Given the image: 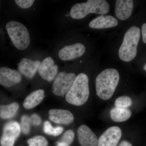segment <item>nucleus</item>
Listing matches in <instances>:
<instances>
[{
	"label": "nucleus",
	"mask_w": 146,
	"mask_h": 146,
	"mask_svg": "<svg viewBox=\"0 0 146 146\" xmlns=\"http://www.w3.org/2000/svg\"><path fill=\"white\" fill-rule=\"evenodd\" d=\"M21 126L16 121H11L5 124L3 129L0 139L1 146H13L15 141L20 136Z\"/></svg>",
	"instance_id": "0eeeda50"
},
{
	"label": "nucleus",
	"mask_w": 146,
	"mask_h": 146,
	"mask_svg": "<svg viewBox=\"0 0 146 146\" xmlns=\"http://www.w3.org/2000/svg\"><path fill=\"white\" fill-rule=\"evenodd\" d=\"M85 52L84 45L80 43H76L64 47L59 51L58 56L62 60H71L80 57Z\"/></svg>",
	"instance_id": "9b49d317"
},
{
	"label": "nucleus",
	"mask_w": 146,
	"mask_h": 146,
	"mask_svg": "<svg viewBox=\"0 0 146 146\" xmlns=\"http://www.w3.org/2000/svg\"><path fill=\"white\" fill-rule=\"evenodd\" d=\"M35 1L33 0H16L15 2L17 5L23 9L29 8L33 4Z\"/></svg>",
	"instance_id": "393cba45"
},
{
	"label": "nucleus",
	"mask_w": 146,
	"mask_h": 146,
	"mask_svg": "<svg viewBox=\"0 0 146 146\" xmlns=\"http://www.w3.org/2000/svg\"><path fill=\"white\" fill-rule=\"evenodd\" d=\"M143 69L145 71H146V63L143 66Z\"/></svg>",
	"instance_id": "c756f323"
},
{
	"label": "nucleus",
	"mask_w": 146,
	"mask_h": 146,
	"mask_svg": "<svg viewBox=\"0 0 146 146\" xmlns=\"http://www.w3.org/2000/svg\"><path fill=\"white\" fill-rule=\"evenodd\" d=\"M22 80L21 73L7 67L0 68V85L10 87L20 83Z\"/></svg>",
	"instance_id": "9d476101"
},
{
	"label": "nucleus",
	"mask_w": 146,
	"mask_h": 146,
	"mask_svg": "<svg viewBox=\"0 0 146 146\" xmlns=\"http://www.w3.org/2000/svg\"><path fill=\"white\" fill-rule=\"evenodd\" d=\"M45 91L43 89H39L33 91L25 99L23 106L27 109H31L40 104L44 98Z\"/></svg>",
	"instance_id": "f3484780"
},
{
	"label": "nucleus",
	"mask_w": 146,
	"mask_h": 146,
	"mask_svg": "<svg viewBox=\"0 0 146 146\" xmlns=\"http://www.w3.org/2000/svg\"><path fill=\"white\" fill-rule=\"evenodd\" d=\"M140 37L141 30L138 27H131L127 30L119 49V57L121 60L129 62L135 58Z\"/></svg>",
	"instance_id": "7ed1b4c3"
},
{
	"label": "nucleus",
	"mask_w": 146,
	"mask_h": 146,
	"mask_svg": "<svg viewBox=\"0 0 146 146\" xmlns=\"http://www.w3.org/2000/svg\"><path fill=\"white\" fill-rule=\"evenodd\" d=\"M56 146H70L68 144L62 142V141H58L56 143Z\"/></svg>",
	"instance_id": "c85d7f7f"
},
{
	"label": "nucleus",
	"mask_w": 146,
	"mask_h": 146,
	"mask_svg": "<svg viewBox=\"0 0 146 146\" xmlns=\"http://www.w3.org/2000/svg\"><path fill=\"white\" fill-rule=\"evenodd\" d=\"M132 104V100L130 97L127 96L119 97L116 100L115 103V107L123 108H128Z\"/></svg>",
	"instance_id": "412c9836"
},
{
	"label": "nucleus",
	"mask_w": 146,
	"mask_h": 146,
	"mask_svg": "<svg viewBox=\"0 0 146 146\" xmlns=\"http://www.w3.org/2000/svg\"><path fill=\"white\" fill-rule=\"evenodd\" d=\"M121 136V130L119 127L108 128L100 136L97 146H117Z\"/></svg>",
	"instance_id": "6e6552de"
},
{
	"label": "nucleus",
	"mask_w": 146,
	"mask_h": 146,
	"mask_svg": "<svg viewBox=\"0 0 146 146\" xmlns=\"http://www.w3.org/2000/svg\"><path fill=\"white\" fill-rule=\"evenodd\" d=\"M29 146H48V141L44 136H36L29 139Z\"/></svg>",
	"instance_id": "4be33fe9"
},
{
	"label": "nucleus",
	"mask_w": 146,
	"mask_h": 146,
	"mask_svg": "<svg viewBox=\"0 0 146 146\" xmlns=\"http://www.w3.org/2000/svg\"><path fill=\"white\" fill-rule=\"evenodd\" d=\"M142 34L143 42L146 44V23H144L142 25Z\"/></svg>",
	"instance_id": "bb28decb"
},
{
	"label": "nucleus",
	"mask_w": 146,
	"mask_h": 146,
	"mask_svg": "<svg viewBox=\"0 0 146 146\" xmlns=\"http://www.w3.org/2000/svg\"><path fill=\"white\" fill-rule=\"evenodd\" d=\"M118 21L111 16H100L95 18L89 23L91 28L103 29L114 27L117 26Z\"/></svg>",
	"instance_id": "dca6fc26"
},
{
	"label": "nucleus",
	"mask_w": 146,
	"mask_h": 146,
	"mask_svg": "<svg viewBox=\"0 0 146 146\" xmlns=\"http://www.w3.org/2000/svg\"><path fill=\"white\" fill-rule=\"evenodd\" d=\"M48 114L50 120L58 124L70 125L74 119L72 113L66 110L51 109L49 111Z\"/></svg>",
	"instance_id": "ddd939ff"
},
{
	"label": "nucleus",
	"mask_w": 146,
	"mask_h": 146,
	"mask_svg": "<svg viewBox=\"0 0 146 146\" xmlns=\"http://www.w3.org/2000/svg\"><path fill=\"white\" fill-rule=\"evenodd\" d=\"M75 134L74 131L72 129L66 131L61 137L60 141L64 142L70 145L74 139Z\"/></svg>",
	"instance_id": "b1692460"
},
{
	"label": "nucleus",
	"mask_w": 146,
	"mask_h": 146,
	"mask_svg": "<svg viewBox=\"0 0 146 146\" xmlns=\"http://www.w3.org/2000/svg\"><path fill=\"white\" fill-rule=\"evenodd\" d=\"M119 146H132V145L128 141H124L121 142Z\"/></svg>",
	"instance_id": "cd10ccee"
},
{
	"label": "nucleus",
	"mask_w": 146,
	"mask_h": 146,
	"mask_svg": "<svg viewBox=\"0 0 146 146\" xmlns=\"http://www.w3.org/2000/svg\"><path fill=\"white\" fill-rule=\"evenodd\" d=\"M7 30L12 43L18 50L27 49L30 44V38L27 29L23 24L11 21L7 24Z\"/></svg>",
	"instance_id": "39448f33"
},
{
	"label": "nucleus",
	"mask_w": 146,
	"mask_h": 146,
	"mask_svg": "<svg viewBox=\"0 0 146 146\" xmlns=\"http://www.w3.org/2000/svg\"><path fill=\"white\" fill-rule=\"evenodd\" d=\"M133 2L132 0H117L115 3V13L118 19L125 21L132 14Z\"/></svg>",
	"instance_id": "2eb2a0df"
},
{
	"label": "nucleus",
	"mask_w": 146,
	"mask_h": 146,
	"mask_svg": "<svg viewBox=\"0 0 146 146\" xmlns=\"http://www.w3.org/2000/svg\"><path fill=\"white\" fill-rule=\"evenodd\" d=\"M30 118L27 115H23L21 119V130L25 134H28L30 132L31 125Z\"/></svg>",
	"instance_id": "5701e85b"
},
{
	"label": "nucleus",
	"mask_w": 146,
	"mask_h": 146,
	"mask_svg": "<svg viewBox=\"0 0 146 146\" xmlns=\"http://www.w3.org/2000/svg\"><path fill=\"white\" fill-rule=\"evenodd\" d=\"M58 67L51 57H47L41 63L38 72L40 76L47 81L51 82L57 75Z\"/></svg>",
	"instance_id": "1a4fd4ad"
},
{
	"label": "nucleus",
	"mask_w": 146,
	"mask_h": 146,
	"mask_svg": "<svg viewBox=\"0 0 146 146\" xmlns=\"http://www.w3.org/2000/svg\"><path fill=\"white\" fill-rule=\"evenodd\" d=\"M89 78L84 73H80L76 77L72 85L65 96L68 103L76 106L83 105L89 98Z\"/></svg>",
	"instance_id": "f03ea898"
},
{
	"label": "nucleus",
	"mask_w": 146,
	"mask_h": 146,
	"mask_svg": "<svg viewBox=\"0 0 146 146\" xmlns=\"http://www.w3.org/2000/svg\"><path fill=\"white\" fill-rule=\"evenodd\" d=\"M30 118L31 123L33 125L37 126L40 125L42 123V119L37 114H33Z\"/></svg>",
	"instance_id": "a878e982"
},
{
	"label": "nucleus",
	"mask_w": 146,
	"mask_h": 146,
	"mask_svg": "<svg viewBox=\"0 0 146 146\" xmlns=\"http://www.w3.org/2000/svg\"><path fill=\"white\" fill-rule=\"evenodd\" d=\"M119 79V74L116 69H108L103 71L96 79V91L98 96L104 100L111 98Z\"/></svg>",
	"instance_id": "f257e3e1"
},
{
	"label": "nucleus",
	"mask_w": 146,
	"mask_h": 146,
	"mask_svg": "<svg viewBox=\"0 0 146 146\" xmlns=\"http://www.w3.org/2000/svg\"><path fill=\"white\" fill-rule=\"evenodd\" d=\"M40 64L41 62L39 60L23 58L18 64V70L27 78L31 79L38 70Z\"/></svg>",
	"instance_id": "4468645a"
},
{
	"label": "nucleus",
	"mask_w": 146,
	"mask_h": 146,
	"mask_svg": "<svg viewBox=\"0 0 146 146\" xmlns=\"http://www.w3.org/2000/svg\"><path fill=\"white\" fill-rule=\"evenodd\" d=\"M77 133L79 142L82 146H98L96 135L87 125H80L78 129Z\"/></svg>",
	"instance_id": "f8f14e48"
},
{
	"label": "nucleus",
	"mask_w": 146,
	"mask_h": 146,
	"mask_svg": "<svg viewBox=\"0 0 146 146\" xmlns=\"http://www.w3.org/2000/svg\"><path fill=\"white\" fill-rule=\"evenodd\" d=\"M110 5L105 0H88L86 3H80L73 5L70 15L73 19H81L90 13L106 14L110 10Z\"/></svg>",
	"instance_id": "20e7f679"
},
{
	"label": "nucleus",
	"mask_w": 146,
	"mask_h": 146,
	"mask_svg": "<svg viewBox=\"0 0 146 146\" xmlns=\"http://www.w3.org/2000/svg\"><path fill=\"white\" fill-rule=\"evenodd\" d=\"M64 128L62 127L57 126L53 127L48 121H46L44 123V131L48 135L57 136L63 132Z\"/></svg>",
	"instance_id": "aec40b11"
},
{
	"label": "nucleus",
	"mask_w": 146,
	"mask_h": 146,
	"mask_svg": "<svg viewBox=\"0 0 146 146\" xmlns=\"http://www.w3.org/2000/svg\"><path fill=\"white\" fill-rule=\"evenodd\" d=\"M19 108V104L17 102L7 105H1L0 117L3 119H8L13 117L16 115Z\"/></svg>",
	"instance_id": "6ab92c4d"
},
{
	"label": "nucleus",
	"mask_w": 146,
	"mask_h": 146,
	"mask_svg": "<svg viewBox=\"0 0 146 146\" xmlns=\"http://www.w3.org/2000/svg\"><path fill=\"white\" fill-rule=\"evenodd\" d=\"M76 77L75 74L73 73L60 72L57 74L53 83V93L58 96H66L72 85Z\"/></svg>",
	"instance_id": "423d86ee"
},
{
	"label": "nucleus",
	"mask_w": 146,
	"mask_h": 146,
	"mask_svg": "<svg viewBox=\"0 0 146 146\" xmlns=\"http://www.w3.org/2000/svg\"><path fill=\"white\" fill-rule=\"evenodd\" d=\"M110 117L116 122L125 121L130 118L131 111L128 108H120L115 107L110 111Z\"/></svg>",
	"instance_id": "a211bd4d"
}]
</instances>
